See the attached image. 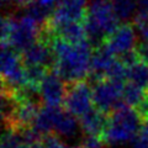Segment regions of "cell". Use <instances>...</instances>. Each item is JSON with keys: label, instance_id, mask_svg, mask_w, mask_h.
<instances>
[{"label": "cell", "instance_id": "14", "mask_svg": "<svg viewBox=\"0 0 148 148\" xmlns=\"http://www.w3.org/2000/svg\"><path fill=\"white\" fill-rule=\"evenodd\" d=\"M52 31L57 37L67 41L69 43L78 45L84 42V41H88L84 22H69V24L54 27V29H52Z\"/></svg>", "mask_w": 148, "mask_h": 148}, {"label": "cell", "instance_id": "9", "mask_svg": "<svg viewBox=\"0 0 148 148\" xmlns=\"http://www.w3.org/2000/svg\"><path fill=\"white\" fill-rule=\"evenodd\" d=\"M66 90L67 83L53 69H51L40 86V94L43 106H51V108L63 106L66 99Z\"/></svg>", "mask_w": 148, "mask_h": 148}, {"label": "cell", "instance_id": "4", "mask_svg": "<svg viewBox=\"0 0 148 148\" xmlns=\"http://www.w3.org/2000/svg\"><path fill=\"white\" fill-rule=\"evenodd\" d=\"M42 31L31 16H5L1 20V46H10L17 52L22 53L34 45Z\"/></svg>", "mask_w": 148, "mask_h": 148}, {"label": "cell", "instance_id": "28", "mask_svg": "<svg viewBox=\"0 0 148 148\" xmlns=\"http://www.w3.org/2000/svg\"><path fill=\"white\" fill-rule=\"evenodd\" d=\"M27 1H29V0H25V4H26V3H27ZM24 6H25V5H24Z\"/></svg>", "mask_w": 148, "mask_h": 148}, {"label": "cell", "instance_id": "26", "mask_svg": "<svg viewBox=\"0 0 148 148\" xmlns=\"http://www.w3.org/2000/svg\"><path fill=\"white\" fill-rule=\"evenodd\" d=\"M22 148H46V147L43 146L42 142H37V143H30V145H27V143H24Z\"/></svg>", "mask_w": 148, "mask_h": 148}, {"label": "cell", "instance_id": "21", "mask_svg": "<svg viewBox=\"0 0 148 148\" xmlns=\"http://www.w3.org/2000/svg\"><path fill=\"white\" fill-rule=\"evenodd\" d=\"M42 143L46 148H68L63 143V141L59 138V136L56 135V133H48V135H46L42 140Z\"/></svg>", "mask_w": 148, "mask_h": 148}, {"label": "cell", "instance_id": "19", "mask_svg": "<svg viewBox=\"0 0 148 148\" xmlns=\"http://www.w3.org/2000/svg\"><path fill=\"white\" fill-rule=\"evenodd\" d=\"M112 5L120 20H128L137 14L138 0H112Z\"/></svg>", "mask_w": 148, "mask_h": 148}, {"label": "cell", "instance_id": "15", "mask_svg": "<svg viewBox=\"0 0 148 148\" xmlns=\"http://www.w3.org/2000/svg\"><path fill=\"white\" fill-rule=\"evenodd\" d=\"M77 116H74L68 110H66L62 106L58 110L57 119H56L54 125V133L58 136L64 137H72L77 133L78 128L80 127L79 121H77Z\"/></svg>", "mask_w": 148, "mask_h": 148}, {"label": "cell", "instance_id": "6", "mask_svg": "<svg viewBox=\"0 0 148 148\" xmlns=\"http://www.w3.org/2000/svg\"><path fill=\"white\" fill-rule=\"evenodd\" d=\"M63 108L74 116L80 117L94 108L92 88L86 80L67 83L66 99Z\"/></svg>", "mask_w": 148, "mask_h": 148}, {"label": "cell", "instance_id": "17", "mask_svg": "<svg viewBox=\"0 0 148 148\" xmlns=\"http://www.w3.org/2000/svg\"><path fill=\"white\" fill-rule=\"evenodd\" d=\"M127 80L133 84L141 86L147 90L148 88V64L141 59L136 61L133 64L127 67Z\"/></svg>", "mask_w": 148, "mask_h": 148}, {"label": "cell", "instance_id": "23", "mask_svg": "<svg viewBox=\"0 0 148 148\" xmlns=\"http://www.w3.org/2000/svg\"><path fill=\"white\" fill-rule=\"evenodd\" d=\"M135 51L138 56V58H140L142 62L148 64V42H145V41L138 42Z\"/></svg>", "mask_w": 148, "mask_h": 148}, {"label": "cell", "instance_id": "10", "mask_svg": "<svg viewBox=\"0 0 148 148\" xmlns=\"http://www.w3.org/2000/svg\"><path fill=\"white\" fill-rule=\"evenodd\" d=\"M137 43L138 41L136 30L130 24L120 25L104 42L106 47L115 56H119V57L135 51Z\"/></svg>", "mask_w": 148, "mask_h": 148}, {"label": "cell", "instance_id": "20", "mask_svg": "<svg viewBox=\"0 0 148 148\" xmlns=\"http://www.w3.org/2000/svg\"><path fill=\"white\" fill-rule=\"evenodd\" d=\"M24 141L21 140V136L18 132L5 130L1 140V148H22Z\"/></svg>", "mask_w": 148, "mask_h": 148}, {"label": "cell", "instance_id": "27", "mask_svg": "<svg viewBox=\"0 0 148 148\" xmlns=\"http://www.w3.org/2000/svg\"><path fill=\"white\" fill-rule=\"evenodd\" d=\"M68 148H84L83 146H74V147H68Z\"/></svg>", "mask_w": 148, "mask_h": 148}, {"label": "cell", "instance_id": "13", "mask_svg": "<svg viewBox=\"0 0 148 148\" xmlns=\"http://www.w3.org/2000/svg\"><path fill=\"white\" fill-rule=\"evenodd\" d=\"M58 0H29L25 4V14L31 16L41 27L47 25L53 16Z\"/></svg>", "mask_w": 148, "mask_h": 148}, {"label": "cell", "instance_id": "11", "mask_svg": "<svg viewBox=\"0 0 148 148\" xmlns=\"http://www.w3.org/2000/svg\"><path fill=\"white\" fill-rule=\"evenodd\" d=\"M115 54L103 43L99 47L94 48L91 57V66H90V75L92 83L99 82L101 79H106L109 68L115 61Z\"/></svg>", "mask_w": 148, "mask_h": 148}, {"label": "cell", "instance_id": "1", "mask_svg": "<svg viewBox=\"0 0 148 148\" xmlns=\"http://www.w3.org/2000/svg\"><path fill=\"white\" fill-rule=\"evenodd\" d=\"M52 47L54 53L53 71L64 82L86 80L90 75L91 57L94 52V47L89 41L74 45L54 35Z\"/></svg>", "mask_w": 148, "mask_h": 148}, {"label": "cell", "instance_id": "12", "mask_svg": "<svg viewBox=\"0 0 148 148\" xmlns=\"http://www.w3.org/2000/svg\"><path fill=\"white\" fill-rule=\"evenodd\" d=\"M109 115L98 109L92 108L86 114L79 117V125L84 136H100L103 137L108 127Z\"/></svg>", "mask_w": 148, "mask_h": 148}, {"label": "cell", "instance_id": "18", "mask_svg": "<svg viewBox=\"0 0 148 148\" xmlns=\"http://www.w3.org/2000/svg\"><path fill=\"white\" fill-rule=\"evenodd\" d=\"M146 95H147V90L142 89L141 86L133 84L132 82H128V80L125 83L123 90H122V100L127 105L136 108L146 98Z\"/></svg>", "mask_w": 148, "mask_h": 148}, {"label": "cell", "instance_id": "24", "mask_svg": "<svg viewBox=\"0 0 148 148\" xmlns=\"http://www.w3.org/2000/svg\"><path fill=\"white\" fill-rule=\"evenodd\" d=\"M133 148H148V135L147 133L140 132L136 138L132 141Z\"/></svg>", "mask_w": 148, "mask_h": 148}, {"label": "cell", "instance_id": "22", "mask_svg": "<svg viewBox=\"0 0 148 148\" xmlns=\"http://www.w3.org/2000/svg\"><path fill=\"white\" fill-rule=\"evenodd\" d=\"M105 141L100 136H84L82 146L84 148H105Z\"/></svg>", "mask_w": 148, "mask_h": 148}, {"label": "cell", "instance_id": "29", "mask_svg": "<svg viewBox=\"0 0 148 148\" xmlns=\"http://www.w3.org/2000/svg\"><path fill=\"white\" fill-rule=\"evenodd\" d=\"M147 95H148V88H147Z\"/></svg>", "mask_w": 148, "mask_h": 148}, {"label": "cell", "instance_id": "7", "mask_svg": "<svg viewBox=\"0 0 148 148\" xmlns=\"http://www.w3.org/2000/svg\"><path fill=\"white\" fill-rule=\"evenodd\" d=\"M125 83L101 79L92 85V101L94 108L105 114H110L122 101V90Z\"/></svg>", "mask_w": 148, "mask_h": 148}, {"label": "cell", "instance_id": "2", "mask_svg": "<svg viewBox=\"0 0 148 148\" xmlns=\"http://www.w3.org/2000/svg\"><path fill=\"white\" fill-rule=\"evenodd\" d=\"M112 0H91L88 6L84 27L86 38L92 47H99L120 26Z\"/></svg>", "mask_w": 148, "mask_h": 148}, {"label": "cell", "instance_id": "16", "mask_svg": "<svg viewBox=\"0 0 148 148\" xmlns=\"http://www.w3.org/2000/svg\"><path fill=\"white\" fill-rule=\"evenodd\" d=\"M58 110L59 108L43 106L38 112V115H37L35 122L31 127L43 137L46 135H48V133H54V125H56V119H57Z\"/></svg>", "mask_w": 148, "mask_h": 148}, {"label": "cell", "instance_id": "8", "mask_svg": "<svg viewBox=\"0 0 148 148\" xmlns=\"http://www.w3.org/2000/svg\"><path fill=\"white\" fill-rule=\"evenodd\" d=\"M88 6V0H58L52 18L45 26L52 30L69 22H84Z\"/></svg>", "mask_w": 148, "mask_h": 148}, {"label": "cell", "instance_id": "25", "mask_svg": "<svg viewBox=\"0 0 148 148\" xmlns=\"http://www.w3.org/2000/svg\"><path fill=\"white\" fill-rule=\"evenodd\" d=\"M135 109H136V111L138 112V115L141 116L142 120L148 119V95H146V98L143 99Z\"/></svg>", "mask_w": 148, "mask_h": 148}, {"label": "cell", "instance_id": "3", "mask_svg": "<svg viewBox=\"0 0 148 148\" xmlns=\"http://www.w3.org/2000/svg\"><path fill=\"white\" fill-rule=\"evenodd\" d=\"M142 119L136 109L122 100L109 114L108 127L103 135V140L106 145H120L133 141L140 133Z\"/></svg>", "mask_w": 148, "mask_h": 148}, {"label": "cell", "instance_id": "5", "mask_svg": "<svg viewBox=\"0 0 148 148\" xmlns=\"http://www.w3.org/2000/svg\"><path fill=\"white\" fill-rule=\"evenodd\" d=\"M3 89L17 91L27 85L26 69L20 52L10 46H3L1 51Z\"/></svg>", "mask_w": 148, "mask_h": 148}]
</instances>
